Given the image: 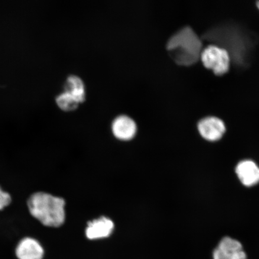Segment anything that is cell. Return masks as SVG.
<instances>
[{
	"label": "cell",
	"mask_w": 259,
	"mask_h": 259,
	"mask_svg": "<svg viewBox=\"0 0 259 259\" xmlns=\"http://www.w3.org/2000/svg\"><path fill=\"white\" fill-rule=\"evenodd\" d=\"M166 50L175 63L180 66H190L200 59L202 43L195 31L186 26L169 38Z\"/></svg>",
	"instance_id": "obj_1"
},
{
	"label": "cell",
	"mask_w": 259,
	"mask_h": 259,
	"mask_svg": "<svg viewBox=\"0 0 259 259\" xmlns=\"http://www.w3.org/2000/svg\"><path fill=\"white\" fill-rule=\"evenodd\" d=\"M66 202L61 197L44 193H35L28 201L29 211L42 225L58 228L63 225L66 219Z\"/></svg>",
	"instance_id": "obj_2"
},
{
	"label": "cell",
	"mask_w": 259,
	"mask_h": 259,
	"mask_svg": "<svg viewBox=\"0 0 259 259\" xmlns=\"http://www.w3.org/2000/svg\"><path fill=\"white\" fill-rule=\"evenodd\" d=\"M203 66L212 71L216 76H223L229 72L231 58L228 50L218 45H209L203 49L200 56Z\"/></svg>",
	"instance_id": "obj_3"
},
{
	"label": "cell",
	"mask_w": 259,
	"mask_h": 259,
	"mask_svg": "<svg viewBox=\"0 0 259 259\" xmlns=\"http://www.w3.org/2000/svg\"><path fill=\"white\" fill-rule=\"evenodd\" d=\"M213 259H247L241 243L231 237L223 238L212 253Z\"/></svg>",
	"instance_id": "obj_4"
},
{
	"label": "cell",
	"mask_w": 259,
	"mask_h": 259,
	"mask_svg": "<svg viewBox=\"0 0 259 259\" xmlns=\"http://www.w3.org/2000/svg\"><path fill=\"white\" fill-rule=\"evenodd\" d=\"M197 128L202 137L207 141L220 140L226 132V126L221 119L215 116H208L201 119Z\"/></svg>",
	"instance_id": "obj_5"
},
{
	"label": "cell",
	"mask_w": 259,
	"mask_h": 259,
	"mask_svg": "<svg viewBox=\"0 0 259 259\" xmlns=\"http://www.w3.org/2000/svg\"><path fill=\"white\" fill-rule=\"evenodd\" d=\"M112 130L115 137L120 140L128 141L134 138L137 132L135 121L130 116L119 115L113 120Z\"/></svg>",
	"instance_id": "obj_6"
},
{
	"label": "cell",
	"mask_w": 259,
	"mask_h": 259,
	"mask_svg": "<svg viewBox=\"0 0 259 259\" xmlns=\"http://www.w3.org/2000/svg\"><path fill=\"white\" fill-rule=\"evenodd\" d=\"M16 254L19 259H42L44 250L36 239L25 238L19 242Z\"/></svg>",
	"instance_id": "obj_7"
},
{
	"label": "cell",
	"mask_w": 259,
	"mask_h": 259,
	"mask_svg": "<svg viewBox=\"0 0 259 259\" xmlns=\"http://www.w3.org/2000/svg\"><path fill=\"white\" fill-rule=\"evenodd\" d=\"M236 173L245 186H253L259 183V167L252 161L240 162L236 167Z\"/></svg>",
	"instance_id": "obj_8"
},
{
	"label": "cell",
	"mask_w": 259,
	"mask_h": 259,
	"mask_svg": "<svg viewBox=\"0 0 259 259\" xmlns=\"http://www.w3.org/2000/svg\"><path fill=\"white\" fill-rule=\"evenodd\" d=\"M114 228L112 220L104 218L89 223L86 229L87 237L90 239H98L108 237Z\"/></svg>",
	"instance_id": "obj_9"
},
{
	"label": "cell",
	"mask_w": 259,
	"mask_h": 259,
	"mask_svg": "<svg viewBox=\"0 0 259 259\" xmlns=\"http://www.w3.org/2000/svg\"><path fill=\"white\" fill-rule=\"evenodd\" d=\"M64 92L69 93L77 102L82 103L86 99L85 84L79 76L70 75L64 84Z\"/></svg>",
	"instance_id": "obj_10"
},
{
	"label": "cell",
	"mask_w": 259,
	"mask_h": 259,
	"mask_svg": "<svg viewBox=\"0 0 259 259\" xmlns=\"http://www.w3.org/2000/svg\"><path fill=\"white\" fill-rule=\"evenodd\" d=\"M56 102L58 106L65 111H74L79 104L72 95L65 92L57 97Z\"/></svg>",
	"instance_id": "obj_11"
},
{
	"label": "cell",
	"mask_w": 259,
	"mask_h": 259,
	"mask_svg": "<svg viewBox=\"0 0 259 259\" xmlns=\"http://www.w3.org/2000/svg\"><path fill=\"white\" fill-rule=\"evenodd\" d=\"M11 196L10 194L5 192L0 187V210L4 209L11 202Z\"/></svg>",
	"instance_id": "obj_12"
},
{
	"label": "cell",
	"mask_w": 259,
	"mask_h": 259,
	"mask_svg": "<svg viewBox=\"0 0 259 259\" xmlns=\"http://www.w3.org/2000/svg\"><path fill=\"white\" fill-rule=\"evenodd\" d=\"M255 6H256V7L259 11V1H257L256 3H255Z\"/></svg>",
	"instance_id": "obj_13"
}]
</instances>
